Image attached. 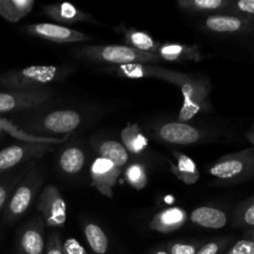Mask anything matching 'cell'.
<instances>
[{
    "label": "cell",
    "instance_id": "obj_1",
    "mask_svg": "<svg viewBox=\"0 0 254 254\" xmlns=\"http://www.w3.org/2000/svg\"><path fill=\"white\" fill-rule=\"evenodd\" d=\"M72 72L67 66H29L0 74V86L12 91H45L57 81L66 78Z\"/></svg>",
    "mask_w": 254,
    "mask_h": 254
},
{
    "label": "cell",
    "instance_id": "obj_2",
    "mask_svg": "<svg viewBox=\"0 0 254 254\" xmlns=\"http://www.w3.org/2000/svg\"><path fill=\"white\" fill-rule=\"evenodd\" d=\"M74 56L88 62L123 66V64H158L156 55L134 50L127 45H89L73 49Z\"/></svg>",
    "mask_w": 254,
    "mask_h": 254
},
{
    "label": "cell",
    "instance_id": "obj_3",
    "mask_svg": "<svg viewBox=\"0 0 254 254\" xmlns=\"http://www.w3.org/2000/svg\"><path fill=\"white\" fill-rule=\"evenodd\" d=\"M179 88L184 99L178 114L179 122L188 123L195 117L212 111L210 99L212 86L207 77L186 73Z\"/></svg>",
    "mask_w": 254,
    "mask_h": 254
},
{
    "label": "cell",
    "instance_id": "obj_4",
    "mask_svg": "<svg viewBox=\"0 0 254 254\" xmlns=\"http://www.w3.org/2000/svg\"><path fill=\"white\" fill-rule=\"evenodd\" d=\"M212 178L223 185H236L254 178V149L221 156L208 169Z\"/></svg>",
    "mask_w": 254,
    "mask_h": 254
},
{
    "label": "cell",
    "instance_id": "obj_5",
    "mask_svg": "<svg viewBox=\"0 0 254 254\" xmlns=\"http://www.w3.org/2000/svg\"><path fill=\"white\" fill-rule=\"evenodd\" d=\"M42 185V174L40 169L31 168L26 170L21 180L15 188L4 208V220L6 223L16 222L26 213L36 197Z\"/></svg>",
    "mask_w": 254,
    "mask_h": 254
},
{
    "label": "cell",
    "instance_id": "obj_6",
    "mask_svg": "<svg viewBox=\"0 0 254 254\" xmlns=\"http://www.w3.org/2000/svg\"><path fill=\"white\" fill-rule=\"evenodd\" d=\"M108 73L127 79L140 78H156L169 82L174 86H180L181 81L185 77L183 72L174 71L171 68H165L158 64H123V66H108L106 68Z\"/></svg>",
    "mask_w": 254,
    "mask_h": 254
},
{
    "label": "cell",
    "instance_id": "obj_7",
    "mask_svg": "<svg viewBox=\"0 0 254 254\" xmlns=\"http://www.w3.org/2000/svg\"><path fill=\"white\" fill-rule=\"evenodd\" d=\"M155 139L171 145H192L210 138L207 131L183 122H168L153 130Z\"/></svg>",
    "mask_w": 254,
    "mask_h": 254
},
{
    "label": "cell",
    "instance_id": "obj_8",
    "mask_svg": "<svg viewBox=\"0 0 254 254\" xmlns=\"http://www.w3.org/2000/svg\"><path fill=\"white\" fill-rule=\"evenodd\" d=\"M45 225L52 228L64 226L67 221V205L64 196L55 185H47L41 190L36 205Z\"/></svg>",
    "mask_w": 254,
    "mask_h": 254
},
{
    "label": "cell",
    "instance_id": "obj_9",
    "mask_svg": "<svg viewBox=\"0 0 254 254\" xmlns=\"http://www.w3.org/2000/svg\"><path fill=\"white\" fill-rule=\"evenodd\" d=\"M201 27L218 36H246L254 32V21L231 14H212L202 20Z\"/></svg>",
    "mask_w": 254,
    "mask_h": 254
},
{
    "label": "cell",
    "instance_id": "obj_10",
    "mask_svg": "<svg viewBox=\"0 0 254 254\" xmlns=\"http://www.w3.org/2000/svg\"><path fill=\"white\" fill-rule=\"evenodd\" d=\"M81 116L73 109H59L45 114L29 126L30 130L40 134H69L81 124Z\"/></svg>",
    "mask_w": 254,
    "mask_h": 254
},
{
    "label": "cell",
    "instance_id": "obj_11",
    "mask_svg": "<svg viewBox=\"0 0 254 254\" xmlns=\"http://www.w3.org/2000/svg\"><path fill=\"white\" fill-rule=\"evenodd\" d=\"M52 150V144L42 143H21L6 146L0 150V175L25 161L41 158Z\"/></svg>",
    "mask_w": 254,
    "mask_h": 254
},
{
    "label": "cell",
    "instance_id": "obj_12",
    "mask_svg": "<svg viewBox=\"0 0 254 254\" xmlns=\"http://www.w3.org/2000/svg\"><path fill=\"white\" fill-rule=\"evenodd\" d=\"M52 93L49 89L35 92L24 91H0V113L26 111L39 108L51 99Z\"/></svg>",
    "mask_w": 254,
    "mask_h": 254
},
{
    "label": "cell",
    "instance_id": "obj_13",
    "mask_svg": "<svg viewBox=\"0 0 254 254\" xmlns=\"http://www.w3.org/2000/svg\"><path fill=\"white\" fill-rule=\"evenodd\" d=\"M25 32L37 39L45 41L56 42V44H74V42H84L91 40L88 35L81 31L55 24V22H40V24L27 25L24 27Z\"/></svg>",
    "mask_w": 254,
    "mask_h": 254
},
{
    "label": "cell",
    "instance_id": "obj_14",
    "mask_svg": "<svg viewBox=\"0 0 254 254\" xmlns=\"http://www.w3.org/2000/svg\"><path fill=\"white\" fill-rule=\"evenodd\" d=\"M122 169L117 168L113 163L103 158H96L89 169L92 186L106 197L112 198L114 188L119 180Z\"/></svg>",
    "mask_w": 254,
    "mask_h": 254
},
{
    "label": "cell",
    "instance_id": "obj_15",
    "mask_svg": "<svg viewBox=\"0 0 254 254\" xmlns=\"http://www.w3.org/2000/svg\"><path fill=\"white\" fill-rule=\"evenodd\" d=\"M45 225L41 216H35L21 228L17 238V254H44Z\"/></svg>",
    "mask_w": 254,
    "mask_h": 254
},
{
    "label": "cell",
    "instance_id": "obj_16",
    "mask_svg": "<svg viewBox=\"0 0 254 254\" xmlns=\"http://www.w3.org/2000/svg\"><path fill=\"white\" fill-rule=\"evenodd\" d=\"M156 56L161 61L168 62H200L203 60V54L198 45H184L178 42L160 44Z\"/></svg>",
    "mask_w": 254,
    "mask_h": 254
},
{
    "label": "cell",
    "instance_id": "obj_17",
    "mask_svg": "<svg viewBox=\"0 0 254 254\" xmlns=\"http://www.w3.org/2000/svg\"><path fill=\"white\" fill-rule=\"evenodd\" d=\"M44 12L49 19L54 20L55 24L67 25V24H77V22H93L97 24L96 20L88 15L87 12L82 11L74 5L69 2H57V4L45 5Z\"/></svg>",
    "mask_w": 254,
    "mask_h": 254
},
{
    "label": "cell",
    "instance_id": "obj_18",
    "mask_svg": "<svg viewBox=\"0 0 254 254\" xmlns=\"http://www.w3.org/2000/svg\"><path fill=\"white\" fill-rule=\"evenodd\" d=\"M189 220L188 212L183 207H168L159 211L149 223V228L155 232L173 233L179 231Z\"/></svg>",
    "mask_w": 254,
    "mask_h": 254
},
{
    "label": "cell",
    "instance_id": "obj_19",
    "mask_svg": "<svg viewBox=\"0 0 254 254\" xmlns=\"http://www.w3.org/2000/svg\"><path fill=\"white\" fill-rule=\"evenodd\" d=\"M189 220L197 227L207 228V230H221L227 226L230 217L227 212L220 207L201 206L191 212Z\"/></svg>",
    "mask_w": 254,
    "mask_h": 254
},
{
    "label": "cell",
    "instance_id": "obj_20",
    "mask_svg": "<svg viewBox=\"0 0 254 254\" xmlns=\"http://www.w3.org/2000/svg\"><path fill=\"white\" fill-rule=\"evenodd\" d=\"M173 161H169L171 173L185 185H193L200 180V171L195 161L181 151H173Z\"/></svg>",
    "mask_w": 254,
    "mask_h": 254
},
{
    "label": "cell",
    "instance_id": "obj_21",
    "mask_svg": "<svg viewBox=\"0 0 254 254\" xmlns=\"http://www.w3.org/2000/svg\"><path fill=\"white\" fill-rule=\"evenodd\" d=\"M93 148L96 153L98 154L99 158H103L113 163L117 168L123 169L126 168L127 164L129 163L130 154L127 151L123 144L112 139H103V140L93 141Z\"/></svg>",
    "mask_w": 254,
    "mask_h": 254
},
{
    "label": "cell",
    "instance_id": "obj_22",
    "mask_svg": "<svg viewBox=\"0 0 254 254\" xmlns=\"http://www.w3.org/2000/svg\"><path fill=\"white\" fill-rule=\"evenodd\" d=\"M122 144L129 154L141 155L149 146V140L144 135L138 123H129L121 131Z\"/></svg>",
    "mask_w": 254,
    "mask_h": 254
},
{
    "label": "cell",
    "instance_id": "obj_23",
    "mask_svg": "<svg viewBox=\"0 0 254 254\" xmlns=\"http://www.w3.org/2000/svg\"><path fill=\"white\" fill-rule=\"evenodd\" d=\"M119 31L123 34L124 42H126L127 46L141 52H149V54L156 55V51L160 46V42L156 41L148 32L131 29V27H121Z\"/></svg>",
    "mask_w": 254,
    "mask_h": 254
},
{
    "label": "cell",
    "instance_id": "obj_24",
    "mask_svg": "<svg viewBox=\"0 0 254 254\" xmlns=\"http://www.w3.org/2000/svg\"><path fill=\"white\" fill-rule=\"evenodd\" d=\"M57 164L62 173L66 175H77L81 173L86 164V153L79 146H68L60 153Z\"/></svg>",
    "mask_w": 254,
    "mask_h": 254
},
{
    "label": "cell",
    "instance_id": "obj_25",
    "mask_svg": "<svg viewBox=\"0 0 254 254\" xmlns=\"http://www.w3.org/2000/svg\"><path fill=\"white\" fill-rule=\"evenodd\" d=\"M231 0H180L178 6L181 10L193 14H225Z\"/></svg>",
    "mask_w": 254,
    "mask_h": 254
},
{
    "label": "cell",
    "instance_id": "obj_26",
    "mask_svg": "<svg viewBox=\"0 0 254 254\" xmlns=\"http://www.w3.org/2000/svg\"><path fill=\"white\" fill-rule=\"evenodd\" d=\"M83 235L89 248L94 254H107L109 250V240L103 228L96 222L86 221L83 225Z\"/></svg>",
    "mask_w": 254,
    "mask_h": 254
},
{
    "label": "cell",
    "instance_id": "obj_27",
    "mask_svg": "<svg viewBox=\"0 0 254 254\" xmlns=\"http://www.w3.org/2000/svg\"><path fill=\"white\" fill-rule=\"evenodd\" d=\"M34 6V0H0V16L9 22H17L30 14Z\"/></svg>",
    "mask_w": 254,
    "mask_h": 254
},
{
    "label": "cell",
    "instance_id": "obj_28",
    "mask_svg": "<svg viewBox=\"0 0 254 254\" xmlns=\"http://www.w3.org/2000/svg\"><path fill=\"white\" fill-rule=\"evenodd\" d=\"M232 226L240 228H254V195L246 198L233 211Z\"/></svg>",
    "mask_w": 254,
    "mask_h": 254
},
{
    "label": "cell",
    "instance_id": "obj_29",
    "mask_svg": "<svg viewBox=\"0 0 254 254\" xmlns=\"http://www.w3.org/2000/svg\"><path fill=\"white\" fill-rule=\"evenodd\" d=\"M123 178L126 183L134 190H143L148 185V171L146 168L140 163H133L126 166L123 170Z\"/></svg>",
    "mask_w": 254,
    "mask_h": 254
},
{
    "label": "cell",
    "instance_id": "obj_30",
    "mask_svg": "<svg viewBox=\"0 0 254 254\" xmlns=\"http://www.w3.org/2000/svg\"><path fill=\"white\" fill-rule=\"evenodd\" d=\"M225 14L236 15L254 21V0H231L230 6Z\"/></svg>",
    "mask_w": 254,
    "mask_h": 254
},
{
    "label": "cell",
    "instance_id": "obj_31",
    "mask_svg": "<svg viewBox=\"0 0 254 254\" xmlns=\"http://www.w3.org/2000/svg\"><path fill=\"white\" fill-rule=\"evenodd\" d=\"M25 173H26V170L21 171V173H19L17 175L11 176V178L6 179V180L0 181V210L5 208L10 196L14 192L15 188L17 186V184L21 180V178L24 176Z\"/></svg>",
    "mask_w": 254,
    "mask_h": 254
},
{
    "label": "cell",
    "instance_id": "obj_32",
    "mask_svg": "<svg viewBox=\"0 0 254 254\" xmlns=\"http://www.w3.org/2000/svg\"><path fill=\"white\" fill-rule=\"evenodd\" d=\"M231 238H217V240L210 241L198 248L196 254H222L223 251L228 247Z\"/></svg>",
    "mask_w": 254,
    "mask_h": 254
},
{
    "label": "cell",
    "instance_id": "obj_33",
    "mask_svg": "<svg viewBox=\"0 0 254 254\" xmlns=\"http://www.w3.org/2000/svg\"><path fill=\"white\" fill-rule=\"evenodd\" d=\"M201 246L195 242H170L166 246V251L169 254H196Z\"/></svg>",
    "mask_w": 254,
    "mask_h": 254
},
{
    "label": "cell",
    "instance_id": "obj_34",
    "mask_svg": "<svg viewBox=\"0 0 254 254\" xmlns=\"http://www.w3.org/2000/svg\"><path fill=\"white\" fill-rule=\"evenodd\" d=\"M223 254H254V242L247 238L237 241Z\"/></svg>",
    "mask_w": 254,
    "mask_h": 254
},
{
    "label": "cell",
    "instance_id": "obj_35",
    "mask_svg": "<svg viewBox=\"0 0 254 254\" xmlns=\"http://www.w3.org/2000/svg\"><path fill=\"white\" fill-rule=\"evenodd\" d=\"M44 254H64L61 237L57 232H52L49 236Z\"/></svg>",
    "mask_w": 254,
    "mask_h": 254
},
{
    "label": "cell",
    "instance_id": "obj_36",
    "mask_svg": "<svg viewBox=\"0 0 254 254\" xmlns=\"http://www.w3.org/2000/svg\"><path fill=\"white\" fill-rule=\"evenodd\" d=\"M62 246L64 254H88L83 246L74 238H67L64 242H62Z\"/></svg>",
    "mask_w": 254,
    "mask_h": 254
},
{
    "label": "cell",
    "instance_id": "obj_37",
    "mask_svg": "<svg viewBox=\"0 0 254 254\" xmlns=\"http://www.w3.org/2000/svg\"><path fill=\"white\" fill-rule=\"evenodd\" d=\"M246 140L248 141V143L252 145V148L254 149V124L250 127V129H248L247 131H246Z\"/></svg>",
    "mask_w": 254,
    "mask_h": 254
},
{
    "label": "cell",
    "instance_id": "obj_38",
    "mask_svg": "<svg viewBox=\"0 0 254 254\" xmlns=\"http://www.w3.org/2000/svg\"><path fill=\"white\" fill-rule=\"evenodd\" d=\"M245 238L253 241L254 242V228H252V230H248L247 232L245 233Z\"/></svg>",
    "mask_w": 254,
    "mask_h": 254
},
{
    "label": "cell",
    "instance_id": "obj_39",
    "mask_svg": "<svg viewBox=\"0 0 254 254\" xmlns=\"http://www.w3.org/2000/svg\"><path fill=\"white\" fill-rule=\"evenodd\" d=\"M150 254H169L166 248H155L154 251H151Z\"/></svg>",
    "mask_w": 254,
    "mask_h": 254
}]
</instances>
